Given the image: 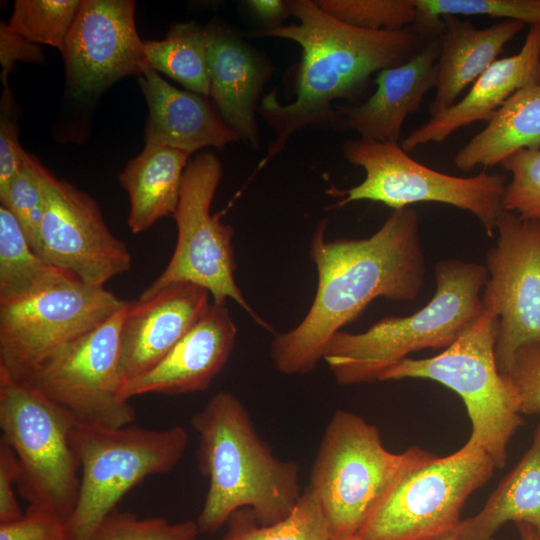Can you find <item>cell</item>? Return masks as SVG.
Wrapping results in <instances>:
<instances>
[{"label":"cell","instance_id":"5b68a950","mask_svg":"<svg viewBox=\"0 0 540 540\" xmlns=\"http://www.w3.org/2000/svg\"><path fill=\"white\" fill-rule=\"evenodd\" d=\"M431 455L418 446L392 453L375 425L337 410L325 429L308 486L322 508L331 537L358 536L398 479Z\"/></svg>","mask_w":540,"mask_h":540},{"label":"cell","instance_id":"52a82bcc","mask_svg":"<svg viewBox=\"0 0 540 540\" xmlns=\"http://www.w3.org/2000/svg\"><path fill=\"white\" fill-rule=\"evenodd\" d=\"M70 442L80 466V488L67 520L71 540H89L121 499L151 475L170 472L189 443L185 428H106L75 423Z\"/></svg>","mask_w":540,"mask_h":540},{"label":"cell","instance_id":"8fae6325","mask_svg":"<svg viewBox=\"0 0 540 540\" xmlns=\"http://www.w3.org/2000/svg\"><path fill=\"white\" fill-rule=\"evenodd\" d=\"M345 159L365 172L363 181L341 194L332 207L355 201L382 203L393 210L420 202H437L466 210L481 222L489 237L503 211L506 177L485 170L472 177H457L433 170L412 159L399 143L348 139Z\"/></svg>","mask_w":540,"mask_h":540},{"label":"cell","instance_id":"9a60e30c","mask_svg":"<svg viewBox=\"0 0 540 540\" xmlns=\"http://www.w3.org/2000/svg\"><path fill=\"white\" fill-rule=\"evenodd\" d=\"M44 212L37 254L84 284L104 287L128 272L132 256L110 231L93 197L57 178L37 160Z\"/></svg>","mask_w":540,"mask_h":540},{"label":"cell","instance_id":"d590c367","mask_svg":"<svg viewBox=\"0 0 540 540\" xmlns=\"http://www.w3.org/2000/svg\"><path fill=\"white\" fill-rule=\"evenodd\" d=\"M0 540H71L67 520L54 511L29 504L19 518L0 523Z\"/></svg>","mask_w":540,"mask_h":540},{"label":"cell","instance_id":"ffe728a7","mask_svg":"<svg viewBox=\"0 0 540 540\" xmlns=\"http://www.w3.org/2000/svg\"><path fill=\"white\" fill-rule=\"evenodd\" d=\"M210 96L224 123L239 140L259 146L256 111L270 61L232 30L211 22L206 26Z\"/></svg>","mask_w":540,"mask_h":540},{"label":"cell","instance_id":"836d02e7","mask_svg":"<svg viewBox=\"0 0 540 540\" xmlns=\"http://www.w3.org/2000/svg\"><path fill=\"white\" fill-rule=\"evenodd\" d=\"M1 205L17 219L30 246L37 253L44 212V196L37 172V159L26 151L23 165L12 180Z\"/></svg>","mask_w":540,"mask_h":540},{"label":"cell","instance_id":"30bf717a","mask_svg":"<svg viewBox=\"0 0 540 540\" xmlns=\"http://www.w3.org/2000/svg\"><path fill=\"white\" fill-rule=\"evenodd\" d=\"M222 177V164L210 151L191 158L184 170L177 208V242L162 273L142 292L146 297L173 284L190 282L207 289L213 303H237L262 328L272 327L250 306L235 281L234 230L210 208Z\"/></svg>","mask_w":540,"mask_h":540},{"label":"cell","instance_id":"ba28073f","mask_svg":"<svg viewBox=\"0 0 540 540\" xmlns=\"http://www.w3.org/2000/svg\"><path fill=\"white\" fill-rule=\"evenodd\" d=\"M75 423L66 410L0 369L1 439L17 457L18 490L29 504L66 520L80 488V466L70 442Z\"/></svg>","mask_w":540,"mask_h":540},{"label":"cell","instance_id":"5bb4252c","mask_svg":"<svg viewBox=\"0 0 540 540\" xmlns=\"http://www.w3.org/2000/svg\"><path fill=\"white\" fill-rule=\"evenodd\" d=\"M486 254L485 309L498 317L496 364L505 373L517 350L540 341V220L502 211Z\"/></svg>","mask_w":540,"mask_h":540},{"label":"cell","instance_id":"484cf974","mask_svg":"<svg viewBox=\"0 0 540 540\" xmlns=\"http://www.w3.org/2000/svg\"><path fill=\"white\" fill-rule=\"evenodd\" d=\"M521 150H540V84L516 91L454 155L463 172L501 164Z\"/></svg>","mask_w":540,"mask_h":540},{"label":"cell","instance_id":"60d3db41","mask_svg":"<svg viewBox=\"0 0 540 540\" xmlns=\"http://www.w3.org/2000/svg\"><path fill=\"white\" fill-rule=\"evenodd\" d=\"M244 4L266 26L265 29L281 26L282 20L291 15L288 1L248 0Z\"/></svg>","mask_w":540,"mask_h":540},{"label":"cell","instance_id":"6da1fadb","mask_svg":"<svg viewBox=\"0 0 540 540\" xmlns=\"http://www.w3.org/2000/svg\"><path fill=\"white\" fill-rule=\"evenodd\" d=\"M327 219L318 222L309 256L318 284L304 319L277 334L273 365L285 375H303L323 359L331 338L355 321L376 298L415 301L425 279V255L415 209L393 210L368 238L326 240Z\"/></svg>","mask_w":540,"mask_h":540},{"label":"cell","instance_id":"d6a6232c","mask_svg":"<svg viewBox=\"0 0 540 540\" xmlns=\"http://www.w3.org/2000/svg\"><path fill=\"white\" fill-rule=\"evenodd\" d=\"M196 521L170 523L162 517L138 518L117 509L97 527L89 540H197Z\"/></svg>","mask_w":540,"mask_h":540},{"label":"cell","instance_id":"7bdbcfd3","mask_svg":"<svg viewBox=\"0 0 540 540\" xmlns=\"http://www.w3.org/2000/svg\"><path fill=\"white\" fill-rule=\"evenodd\" d=\"M331 540H361V538L359 536L345 537V538L331 537Z\"/></svg>","mask_w":540,"mask_h":540},{"label":"cell","instance_id":"8d00e7d4","mask_svg":"<svg viewBox=\"0 0 540 540\" xmlns=\"http://www.w3.org/2000/svg\"><path fill=\"white\" fill-rule=\"evenodd\" d=\"M514 385L523 415L540 413V341L521 346L504 373Z\"/></svg>","mask_w":540,"mask_h":540},{"label":"cell","instance_id":"4dcf8cb0","mask_svg":"<svg viewBox=\"0 0 540 540\" xmlns=\"http://www.w3.org/2000/svg\"><path fill=\"white\" fill-rule=\"evenodd\" d=\"M80 4L79 0H17L7 25L27 40L61 52Z\"/></svg>","mask_w":540,"mask_h":540},{"label":"cell","instance_id":"cb8c5ba5","mask_svg":"<svg viewBox=\"0 0 540 540\" xmlns=\"http://www.w3.org/2000/svg\"><path fill=\"white\" fill-rule=\"evenodd\" d=\"M188 152L145 144L119 175L130 211L127 224L132 233L148 230L159 219L172 216L177 208Z\"/></svg>","mask_w":540,"mask_h":540},{"label":"cell","instance_id":"d4e9b609","mask_svg":"<svg viewBox=\"0 0 540 540\" xmlns=\"http://www.w3.org/2000/svg\"><path fill=\"white\" fill-rule=\"evenodd\" d=\"M508 522L528 524L540 540V421L529 449L482 509L461 520L454 535L457 540H494Z\"/></svg>","mask_w":540,"mask_h":540},{"label":"cell","instance_id":"74e56055","mask_svg":"<svg viewBox=\"0 0 540 540\" xmlns=\"http://www.w3.org/2000/svg\"><path fill=\"white\" fill-rule=\"evenodd\" d=\"M25 150L19 142L17 114L9 88H4L0 104V200L23 165Z\"/></svg>","mask_w":540,"mask_h":540},{"label":"cell","instance_id":"ab89813d","mask_svg":"<svg viewBox=\"0 0 540 540\" xmlns=\"http://www.w3.org/2000/svg\"><path fill=\"white\" fill-rule=\"evenodd\" d=\"M19 479V466L13 449L0 440V523L19 518L23 513L15 496L14 486Z\"/></svg>","mask_w":540,"mask_h":540},{"label":"cell","instance_id":"e575fe53","mask_svg":"<svg viewBox=\"0 0 540 540\" xmlns=\"http://www.w3.org/2000/svg\"><path fill=\"white\" fill-rule=\"evenodd\" d=\"M512 175L502 206L523 218L540 220V150H521L500 164Z\"/></svg>","mask_w":540,"mask_h":540},{"label":"cell","instance_id":"9c48e42d","mask_svg":"<svg viewBox=\"0 0 540 540\" xmlns=\"http://www.w3.org/2000/svg\"><path fill=\"white\" fill-rule=\"evenodd\" d=\"M496 469L482 449L464 444L432 454L402 475L372 512L361 540H436L454 533L467 499Z\"/></svg>","mask_w":540,"mask_h":540},{"label":"cell","instance_id":"83f0119b","mask_svg":"<svg viewBox=\"0 0 540 540\" xmlns=\"http://www.w3.org/2000/svg\"><path fill=\"white\" fill-rule=\"evenodd\" d=\"M148 66L182 84L187 91L210 95L206 27L195 21L172 26L163 40L144 42Z\"/></svg>","mask_w":540,"mask_h":540},{"label":"cell","instance_id":"603a6c76","mask_svg":"<svg viewBox=\"0 0 540 540\" xmlns=\"http://www.w3.org/2000/svg\"><path fill=\"white\" fill-rule=\"evenodd\" d=\"M441 19L438 75L435 96L429 105L430 117L453 106L525 25L519 21L501 20L478 28L470 20L458 16L446 15Z\"/></svg>","mask_w":540,"mask_h":540},{"label":"cell","instance_id":"7c38bea8","mask_svg":"<svg viewBox=\"0 0 540 540\" xmlns=\"http://www.w3.org/2000/svg\"><path fill=\"white\" fill-rule=\"evenodd\" d=\"M76 276L0 305V369L25 382L58 350L87 334L125 303Z\"/></svg>","mask_w":540,"mask_h":540},{"label":"cell","instance_id":"ac0fdd59","mask_svg":"<svg viewBox=\"0 0 540 540\" xmlns=\"http://www.w3.org/2000/svg\"><path fill=\"white\" fill-rule=\"evenodd\" d=\"M439 54V35L430 36L409 60L378 72L376 89L364 102L335 104L336 132L354 130L363 141L399 143L405 119L435 89Z\"/></svg>","mask_w":540,"mask_h":540},{"label":"cell","instance_id":"8992f818","mask_svg":"<svg viewBox=\"0 0 540 540\" xmlns=\"http://www.w3.org/2000/svg\"><path fill=\"white\" fill-rule=\"evenodd\" d=\"M497 332L498 317L484 308L482 315L441 353L424 359L407 357L386 369L378 381L428 379L457 393L471 423L465 444L484 450L496 468H502L508 445L524 419L514 385L496 364Z\"/></svg>","mask_w":540,"mask_h":540},{"label":"cell","instance_id":"f546056e","mask_svg":"<svg viewBox=\"0 0 540 540\" xmlns=\"http://www.w3.org/2000/svg\"><path fill=\"white\" fill-rule=\"evenodd\" d=\"M416 18L413 26L423 35H440L442 17L489 16L529 24H540V0H413Z\"/></svg>","mask_w":540,"mask_h":540},{"label":"cell","instance_id":"d6986e66","mask_svg":"<svg viewBox=\"0 0 540 540\" xmlns=\"http://www.w3.org/2000/svg\"><path fill=\"white\" fill-rule=\"evenodd\" d=\"M237 327L226 304L212 303L193 328L152 369L128 382L122 396L206 390L235 346Z\"/></svg>","mask_w":540,"mask_h":540},{"label":"cell","instance_id":"f35d334b","mask_svg":"<svg viewBox=\"0 0 540 540\" xmlns=\"http://www.w3.org/2000/svg\"><path fill=\"white\" fill-rule=\"evenodd\" d=\"M44 59L42 50L23 36L13 32L7 23L0 25V63L1 81L4 88L8 87V75L14 63L18 60L24 62H41Z\"/></svg>","mask_w":540,"mask_h":540},{"label":"cell","instance_id":"e0dca14e","mask_svg":"<svg viewBox=\"0 0 540 540\" xmlns=\"http://www.w3.org/2000/svg\"><path fill=\"white\" fill-rule=\"evenodd\" d=\"M209 295L199 285L181 282L128 301L120 329L122 388L158 364L193 328L210 305Z\"/></svg>","mask_w":540,"mask_h":540},{"label":"cell","instance_id":"7402d4cb","mask_svg":"<svg viewBox=\"0 0 540 540\" xmlns=\"http://www.w3.org/2000/svg\"><path fill=\"white\" fill-rule=\"evenodd\" d=\"M138 83L148 105L145 143L192 154L239 141L204 96L179 90L145 66Z\"/></svg>","mask_w":540,"mask_h":540},{"label":"cell","instance_id":"4fadbf2b","mask_svg":"<svg viewBox=\"0 0 540 540\" xmlns=\"http://www.w3.org/2000/svg\"><path fill=\"white\" fill-rule=\"evenodd\" d=\"M128 301L102 324L67 344L24 383L66 410L80 424L119 428L136 412L122 396L120 329Z\"/></svg>","mask_w":540,"mask_h":540},{"label":"cell","instance_id":"3957f363","mask_svg":"<svg viewBox=\"0 0 540 540\" xmlns=\"http://www.w3.org/2000/svg\"><path fill=\"white\" fill-rule=\"evenodd\" d=\"M199 435V469L209 488L196 520L200 533H214L239 509L258 524L284 519L302 493L298 466L272 453L233 393L219 391L191 418Z\"/></svg>","mask_w":540,"mask_h":540},{"label":"cell","instance_id":"277c9868","mask_svg":"<svg viewBox=\"0 0 540 540\" xmlns=\"http://www.w3.org/2000/svg\"><path fill=\"white\" fill-rule=\"evenodd\" d=\"M436 291L408 316H387L361 333L337 332L323 360L340 385L374 383L413 352L446 349L484 312L485 265L456 258L435 265Z\"/></svg>","mask_w":540,"mask_h":540},{"label":"cell","instance_id":"b9f144b4","mask_svg":"<svg viewBox=\"0 0 540 540\" xmlns=\"http://www.w3.org/2000/svg\"><path fill=\"white\" fill-rule=\"evenodd\" d=\"M515 526L518 530L520 540H539L533 528L528 524L520 522L516 523Z\"/></svg>","mask_w":540,"mask_h":540},{"label":"cell","instance_id":"4316f807","mask_svg":"<svg viewBox=\"0 0 540 540\" xmlns=\"http://www.w3.org/2000/svg\"><path fill=\"white\" fill-rule=\"evenodd\" d=\"M72 276L75 275L40 257L30 246L15 216L0 205V305Z\"/></svg>","mask_w":540,"mask_h":540},{"label":"cell","instance_id":"ee69618b","mask_svg":"<svg viewBox=\"0 0 540 540\" xmlns=\"http://www.w3.org/2000/svg\"><path fill=\"white\" fill-rule=\"evenodd\" d=\"M436 540H457L454 533H451V534H448V535H445L439 539H436ZM495 540V539H494Z\"/></svg>","mask_w":540,"mask_h":540},{"label":"cell","instance_id":"7a4b0ae2","mask_svg":"<svg viewBox=\"0 0 540 540\" xmlns=\"http://www.w3.org/2000/svg\"><path fill=\"white\" fill-rule=\"evenodd\" d=\"M299 23L256 32L297 43L302 49L296 77V97L283 104L275 91L266 94L258 112L275 137L260 161L264 167L286 147L294 133L305 128L337 131V100L355 102L381 70L413 57L430 36L413 25L399 31H371L345 24L325 12L316 1H288Z\"/></svg>","mask_w":540,"mask_h":540},{"label":"cell","instance_id":"44dd1931","mask_svg":"<svg viewBox=\"0 0 540 540\" xmlns=\"http://www.w3.org/2000/svg\"><path fill=\"white\" fill-rule=\"evenodd\" d=\"M529 27L516 54L497 59L461 100L412 130L401 147L412 152L421 145L441 143L474 122L487 123L516 91L540 84V24Z\"/></svg>","mask_w":540,"mask_h":540},{"label":"cell","instance_id":"1f68e13d","mask_svg":"<svg viewBox=\"0 0 540 540\" xmlns=\"http://www.w3.org/2000/svg\"><path fill=\"white\" fill-rule=\"evenodd\" d=\"M325 12L339 21L371 31H399L416 18L413 0H317Z\"/></svg>","mask_w":540,"mask_h":540},{"label":"cell","instance_id":"f1b7e54d","mask_svg":"<svg viewBox=\"0 0 540 540\" xmlns=\"http://www.w3.org/2000/svg\"><path fill=\"white\" fill-rule=\"evenodd\" d=\"M221 540H331V533L322 508L307 487L292 511L277 523L258 524L252 511L242 508L227 521Z\"/></svg>","mask_w":540,"mask_h":540},{"label":"cell","instance_id":"2e32d148","mask_svg":"<svg viewBox=\"0 0 540 540\" xmlns=\"http://www.w3.org/2000/svg\"><path fill=\"white\" fill-rule=\"evenodd\" d=\"M134 15L132 0L81 1L61 51L73 96L92 97L142 74L148 63Z\"/></svg>","mask_w":540,"mask_h":540}]
</instances>
